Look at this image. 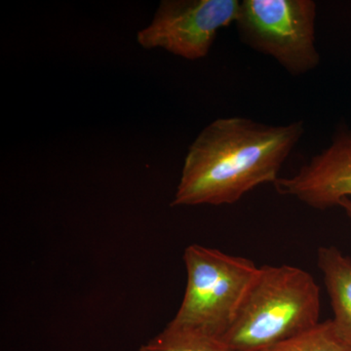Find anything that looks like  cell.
<instances>
[{
    "label": "cell",
    "mask_w": 351,
    "mask_h": 351,
    "mask_svg": "<svg viewBox=\"0 0 351 351\" xmlns=\"http://www.w3.org/2000/svg\"><path fill=\"white\" fill-rule=\"evenodd\" d=\"M304 133L302 120L281 126L214 120L189 147L171 205L233 204L261 184H274Z\"/></svg>",
    "instance_id": "cell-1"
},
{
    "label": "cell",
    "mask_w": 351,
    "mask_h": 351,
    "mask_svg": "<svg viewBox=\"0 0 351 351\" xmlns=\"http://www.w3.org/2000/svg\"><path fill=\"white\" fill-rule=\"evenodd\" d=\"M320 288L293 265H263L230 329L219 339L232 351H265L319 323Z\"/></svg>",
    "instance_id": "cell-2"
},
{
    "label": "cell",
    "mask_w": 351,
    "mask_h": 351,
    "mask_svg": "<svg viewBox=\"0 0 351 351\" xmlns=\"http://www.w3.org/2000/svg\"><path fill=\"white\" fill-rule=\"evenodd\" d=\"M188 283L167 326L221 339L234 322L260 267L246 258L193 244L184 250Z\"/></svg>",
    "instance_id": "cell-3"
},
{
    "label": "cell",
    "mask_w": 351,
    "mask_h": 351,
    "mask_svg": "<svg viewBox=\"0 0 351 351\" xmlns=\"http://www.w3.org/2000/svg\"><path fill=\"white\" fill-rule=\"evenodd\" d=\"M313 0H242L235 20L240 41L274 58L291 75L318 68Z\"/></svg>",
    "instance_id": "cell-4"
},
{
    "label": "cell",
    "mask_w": 351,
    "mask_h": 351,
    "mask_svg": "<svg viewBox=\"0 0 351 351\" xmlns=\"http://www.w3.org/2000/svg\"><path fill=\"white\" fill-rule=\"evenodd\" d=\"M239 0H163L151 25L138 32L145 49L162 48L184 59H202L219 32L235 23Z\"/></svg>",
    "instance_id": "cell-5"
},
{
    "label": "cell",
    "mask_w": 351,
    "mask_h": 351,
    "mask_svg": "<svg viewBox=\"0 0 351 351\" xmlns=\"http://www.w3.org/2000/svg\"><path fill=\"white\" fill-rule=\"evenodd\" d=\"M274 186L280 195L317 210L338 206L339 201L350 198L351 132H339L324 151L295 175L279 178Z\"/></svg>",
    "instance_id": "cell-6"
},
{
    "label": "cell",
    "mask_w": 351,
    "mask_h": 351,
    "mask_svg": "<svg viewBox=\"0 0 351 351\" xmlns=\"http://www.w3.org/2000/svg\"><path fill=\"white\" fill-rule=\"evenodd\" d=\"M317 265L329 294L335 326L351 346V258L337 247H320Z\"/></svg>",
    "instance_id": "cell-7"
},
{
    "label": "cell",
    "mask_w": 351,
    "mask_h": 351,
    "mask_svg": "<svg viewBox=\"0 0 351 351\" xmlns=\"http://www.w3.org/2000/svg\"><path fill=\"white\" fill-rule=\"evenodd\" d=\"M265 351H351V346L330 319Z\"/></svg>",
    "instance_id": "cell-8"
},
{
    "label": "cell",
    "mask_w": 351,
    "mask_h": 351,
    "mask_svg": "<svg viewBox=\"0 0 351 351\" xmlns=\"http://www.w3.org/2000/svg\"><path fill=\"white\" fill-rule=\"evenodd\" d=\"M140 351H232L219 339L167 326Z\"/></svg>",
    "instance_id": "cell-9"
},
{
    "label": "cell",
    "mask_w": 351,
    "mask_h": 351,
    "mask_svg": "<svg viewBox=\"0 0 351 351\" xmlns=\"http://www.w3.org/2000/svg\"><path fill=\"white\" fill-rule=\"evenodd\" d=\"M338 206L343 208L346 215L351 219V198H343L339 201Z\"/></svg>",
    "instance_id": "cell-10"
}]
</instances>
